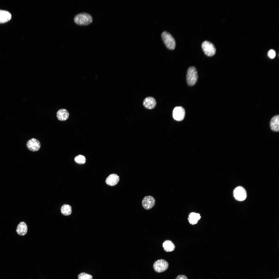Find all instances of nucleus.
<instances>
[{
    "mask_svg": "<svg viewBox=\"0 0 279 279\" xmlns=\"http://www.w3.org/2000/svg\"><path fill=\"white\" fill-rule=\"evenodd\" d=\"M74 22L79 25H88L92 22L93 18L89 13L83 12L78 13L75 15L73 18Z\"/></svg>",
    "mask_w": 279,
    "mask_h": 279,
    "instance_id": "obj_1",
    "label": "nucleus"
},
{
    "mask_svg": "<svg viewBox=\"0 0 279 279\" xmlns=\"http://www.w3.org/2000/svg\"><path fill=\"white\" fill-rule=\"evenodd\" d=\"M161 37L164 43L168 49L173 50L175 49V41L171 34L166 31H164L161 34Z\"/></svg>",
    "mask_w": 279,
    "mask_h": 279,
    "instance_id": "obj_2",
    "label": "nucleus"
},
{
    "mask_svg": "<svg viewBox=\"0 0 279 279\" xmlns=\"http://www.w3.org/2000/svg\"><path fill=\"white\" fill-rule=\"evenodd\" d=\"M198 79L197 71L194 67H190L188 69L186 80L188 85L192 86L195 84Z\"/></svg>",
    "mask_w": 279,
    "mask_h": 279,
    "instance_id": "obj_3",
    "label": "nucleus"
},
{
    "mask_svg": "<svg viewBox=\"0 0 279 279\" xmlns=\"http://www.w3.org/2000/svg\"><path fill=\"white\" fill-rule=\"evenodd\" d=\"M202 50L205 54L208 56L211 57L215 54L216 49L214 45L207 41H204L202 44Z\"/></svg>",
    "mask_w": 279,
    "mask_h": 279,
    "instance_id": "obj_4",
    "label": "nucleus"
},
{
    "mask_svg": "<svg viewBox=\"0 0 279 279\" xmlns=\"http://www.w3.org/2000/svg\"><path fill=\"white\" fill-rule=\"evenodd\" d=\"M168 262L164 259H160L156 261L153 266L154 271L158 273L164 272L168 269Z\"/></svg>",
    "mask_w": 279,
    "mask_h": 279,
    "instance_id": "obj_5",
    "label": "nucleus"
},
{
    "mask_svg": "<svg viewBox=\"0 0 279 279\" xmlns=\"http://www.w3.org/2000/svg\"><path fill=\"white\" fill-rule=\"evenodd\" d=\"M234 196L235 198L239 201H243L246 198L247 194L245 189L241 186L236 187L233 191Z\"/></svg>",
    "mask_w": 279,
    "mask_h": 279,
    "instance_id": "obj_6",
    "label": "nucleus"
},
{
    "mask_svg": "<svg viewBox=\"0 0 279 279\" xmlns=\"http://www.w3.org/2000/svg\"><path fill=\"white\" fill-rule=\"evenodd\" d=\"M185 114L184 109L181 106L175 107L173 112V115L174 119L177 121H181L184 118Z\"/></svg>",
    "mask_w": 279,
    "mask_h": 279,
    "instance_id": "obj_7",
    "label": "nucleus"
},
{
    "mask_svg": "<svg viewBox=\"0 0 279 279\" xmlns=\"http://www.w3.org/2000/svg\"><path fill=\"white\" fill-rule=\"evenodd\" d=\"M155 203L154 198L151 196H148L145 197L142 201V205L143 208L146 210L152 208Z\"/></svg>",
    "mask_w": 279,
    "mask_h": 279,
    "instance_id": "obj_8",
    "label": "nucleus"
},
{
    "mask_svg": "<svg viewBox=\"0 0 279 279\" xmlns=\"http://www.w3.org/2000/svg\"><path fill=\"white\" fill-rule=\"evenodd\" d=\"M40 142L35 138H32L29 140L26 143V146L29 150L32 151H38L41 147Z\"/></svg>",
    "mask_w": 279,
    "mask_h": 279,
    "instance_id": "obj_9",
    "label": "nucleus"
},
{
    "mask_svg": "<svg viewBox=\"0 0 279 279\" xmlns=\"http://www.w3.org/2000/svg\"><path fill=\"white\" fill-rule=\"evenodd\" d=\"M143 104L146 109H152L154 108L156 105L155 99L153 97H149L146 98L144 100Z\"/></svg>",
    "mask_w": 279,
    "mask_h": 279,
    "instance_id": "obj_10",
    "label": "nucleus"
},
{
    "mask_svg": "<svg viewBox=\"0 0 279 279\" xmlns=\"http://www.w3.org/2000/svg\"><path fill=\"white\" fill-rule=\"evenodd\" d=\"M279 115H276L273 116L271 119L270 126V129L272 131L275 132H278L279 130Z\"/></svg>",
    "mask_w": 279,
    "mask_h": 279,
    "instance_id": "obj_11",
    "label": "nucleus"
},
{
    "mask_svg": "<svg viewBox=\"0 0 279 279\" xmlns=\"http://www.w3.org/2000/svg\"><path fill=\"white\" fill-rule=\"evenodd\" d=\"M119 176L117 174H112L110 175L106 179V183L109 185L114 186L117 184L119 181Z\"/></svg>",
    "mask_w": 279,
    "mask_h": 279,
    "instance_id": "obj_12",
    "label": "nucleus"
},
{
    "mask_svg": "<svg viewBox=\"0 0 279 279\" xmlns=\"http://www.w3.org/2000/svg\"><path fill=\"white\" fill-rule=\"evenodd\" d=\"M17 234L20 236H24L27 233V227L24 222H20L18 225L16 229Z\"/></svg>",
    "mask_w": 279,
    "mask_h": 279,
    "instance_id": "obj_13",
    "label": "nucleus"
},
{
    "mask_svg": "<svg viewBox=\"0 0 279 279\" xmlns=\"http://www.w3.org/2000/svg\"><path fill=\"white\" fill-rule=\"evenodd\" d=\"M11 15L9 12L0 10V24L8 22L11 19Z\"/></svg>",
    "mask_w": 279,
    "mask_h": 279,
    "instance_id": "obj_14",
    "label": "nucleus"
},
{
    "mask_svg": "<svg viewBox=\"0 0 279 279\" xmlns=\"http://www.w3.org/2000/svg\"><path fill=\"white\" fill-rule=\"evenodd\" d=\"M69 115L68 111L64 109L59 110L57 113V117L58 119L61 121H65L67 119Z\"/></svg>",
    "mask_w": 279,
    "mask_h": 279,
    "instance_id": "obj_15",
    "label": "nucleus"
},
{
    "mask_svg": "<svg viewBox=\"0 0 279 279\" xmlns=\"http://www.w3.org/2000/svg\"><path fill=\"white\" fill-rule=\"evenodd\" d=\"M162 247L166 252H171L173 251L175 248L174 243L171 241L167 240L164 241L162 244Z\"/></svg>",
    "mask_w": 279,
    "mask_h": 279,
    "instance_id": "obj_16",
    "label": "nucleus"
},
{
    "mask_svg": "<svg viewBox=\"0 0 279 279\" xmlns=\"http://www.w3.org/2000/svg\"><path fill=\"white\" fill-rule=\"evenodd\" d=\"M200 218L201 216L199 213L192 212L190 213L188 219L190 224L194 225L197 223Z\"/></svg>",
    "mask_w": 279,
    "mask_h": 279,
    "instance_id": "obj_17",
    "label": "nucleus"
},
{
    "mask_svg": "<svg viewBox=\"0 0 279 279\" xmlns=\"http://www.w3.org/2000/svg\"><path fill=\"white\" fill-rule=\"evenodd\" d=\"M61 211L62 214L64 215H69L72 212L71 207L69 205L64 204L61 207Z\"/></svg>",
    "mask_w": 279,
    "mask_h": 279,
    "instance_id": "obj_18",
    "label": "nucleus"
},
{
    "mask_svg": "<svg viewBox=\"0 0 279 279\" xmlns=\"http://www.w3.org/2000/svg\"><path fill=\"white\" fill-rule=\"evenodd\" d=\"M75 161L77 163L82 164L85 163L86 159L85 157L82 155H79L75 157L74 158Z\"/></svg>",
    "mask_w": 279,
    "mask_h": 279,
    "instance_id": "obj_19",
    "label": "nucleus"
},
{
    "mask_svg": "<svg viewBox=\"0 0 279 279\" xmlns=\"http://www.w3.org/2000/svg\"><path fill=\"white\" fill-rule=\"evenodd\" d=\"M78 277V279H92V275L84 272L79 274Z\"/></svg>",
    "mask_w": 279,
    "mask_h": 279,
    "instance_id": "obj_20",
    "label": "nucleus"
},
{
    "mask_svg": "<svg viewBox=\"0 0 279 279\" xmlns=\"http://www.w3.org/2000/svg\"><path fill=\"white\" fill-rule=\"evenodd\" d=\"M275 55V52L273 50H270L268 52V55L270 58H274Z\"/></svg>",
    "mask_w": 279,
    "mask_h": 279,
    "instance_id": "obj_21",
    "label": "nucleus"
},
{
    "mask_svg": "<svg viewBox=\"0 0 279 279\" xmlns=\"http://www.w3.org/2000/svg\"><path fill=\"white\" fill-rule=\"evenodd\" d=\"M175 279H188V278L185 275H178Z\"/></svg>",
    "mask_w": 279,
    "mask_h": 279,
    "instance_id": "obj_22",
    "label": "nucleus"
},
{
    "mask_svg": "<svg viewBox=\"0 0 279 279\" xmlns=\"http://www.w3.org/2000/svg\"><path fill=\"white\" fill-rule=\"evenodd\" d=\"M279 279V278H277V279Z\"/></svg>",
    "mask_w": 279,
    "mask_h": 279,
    "instance_id": "obj_23",
    "label": "nucleus"
}]
</instances>
